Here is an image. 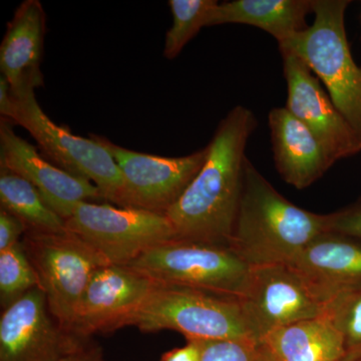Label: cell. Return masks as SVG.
Wrapping results in <instances>:
<instances>
[{"instance_id":"23","label":"cell","mask_w":361,"mask_h":361,"mask_svg":"<svg viewBox=\"0 0 361 361\" xmlns=\"http://www.w3.org/2000/svg\"><path fill=\"white\" fill-rule=\"evenodd\" d=\"M343 336L346 355H361V290L339 297L330 302L325 313Z\"/></svg>"},{"instance_id":"17","label":"cell","mask_w":361,"mask_h":361,"mask_svg":"<svg viewBox=\"0 0 361 361\" xmlns=\"http://www.w3.org/2000/svg\"><path fill=\"white\" fill-rule=\"evenodd\" d=\"M47 18L39 0H25L7 25L0 45V71L11 90L32 84L40 87Z\"/></svg>"},{"instance_id":"20","label":"cell","mask_w":361,"mask_h":361,"mask_svg":"<svg viewBox=\"0 0 361 361\" xmlns=\"http://www.w3.org/2000/svg\"><path fill=\"white\" fill-rule=\"evenodd\" d=\"M1 209L13 214L25 225L26 232L63 233L66 222L52 210L32 183L0 167Z\"/></svg>"},{"instance_id":"29","label":"cell","mask_w":361,"mask_h":361,"mask_svg":"<svg viewBox=\"0 0 361 361\" xmlns=\"http://www.w3.org/2000/svg\"><path fill=\"white\" fill-rule=\"evenodd\" d=\"M13 111V94L11 85L4 75L0 77V115L1 118L9 120Z\"/></svg>"},{"instance_id":"31","label":"cell","mask_w":361,"mask_h":361,"mask_svg":"<svg viewBox=\"0 0 361 361\" xmlns=\"http://www.w3.org/2000/svg\"><path fill=\"white\" fill-rule=\"evenodd\" d=\"M102 361H106V360H102Z\"/></svg>"},{"instance_id":"24","label":"cell","mask_w":361,"mask_h":361,"mask_svg":"<svg viewBox=\"0 0 361 361\" xmlns=\"http://www.w3.org/2000/svg\"><path fill=\"white\" fill-rule=\"evenodd\" d=\"M200 343L202 361H273L264 344L254 338L200 341Z\"/></svg>"},{"instance_id":"22","label":"cell","mask_w":361,"mask_h":361,"mask_svg":"<svg viewBox=\"0 0 361 361\" xmlns=\"http://www.w3.org/2000/svg\"><path fill=\"white\" fill-rule=\"evenodd\" d=\"M37 287L39 288V277L23 242L0 252V300L4 310Z\"/></svg>"},{"instance_id":"19","label":"cell","mask_w":361,"mask_h":361,"mask_svg":"<svg viewBox=\"0 0 361 361\" xmlns=\"http://www.w3.org/2000/svg\"><path fill=\"white\" fill-rule=\"evenodd\" d=\"M273 361H343L345 342L326 314L292 323L260 341Z\"/></svg>"},{"instance_id":"28","label":"cell","mask_w":361,"mask_h":361,"mask_svg":"<svg viewBox=\"0 0 361 361\" xmlns=\"http://www.w3.org/2000/svg\"><path fill=\"white\" fill-rule=\"evenodd\" d=\"M103 360L102 348L89 342L80 350L66 356L65 358L59 361H102Z\"/></svg>"},{"instance_id":"16","label":"cell","mask_w":361,"mask_h":361,"mask_svg":"<svg viewBox=\"0 0 361 361\" xmlns=\"http://www.w3.org/2000/svg\"><path fill=\"white\" fill-rule=\"evenodd\" d=\"M269 128L275 165L287 184L305 189L334 165L315 135L286 108L270 111Z\"/></svg>"},{"instance_id":"14","label":"cell","mask_w":361,"mask_h":361,"mask_svg":"<svg viewBox=\"0 0 361 361\" xmlns=\"http://www.w3.org/2000/svg\"><path fill=\"white\" fill-rule=\"evenodd\" d=\"M0 167L32 183L47 205L63 220L75 204L104 200L99 188L90 180L45 160L30 142L16 134L13 123L6 118L0 122Z\"/></svg>"},{"instance_id":"10","label":"cell","mask_w":361,"mask_h":361,"mask_svg":"<svg viewBox=\"0 0 361 361\" xmlns=\"http://www.w3.org/2000/svg\"><path fill=\"white\" fill-rule=\"evenodd\" d=\"M110 152L123 180L122 207L166 215L205 163L208 148L184 157H160L130 151L94 135Z\"/></svg>"},{"instance_id":"6","label":"cell","mask_w":361,"mask_h":361,"mask_svg":"<svg viewBox=\"0 0 361 361\" xmlns=\"http://www.w3.org/2000/svg\"><path fill=\"white\" fill-rule=\"evenodd\" d=\"M153 281L182 285L239 298L250 266L228 247L172 239L127 265Z\"/></svg>"},{"instance_id":"1","label":"cell","mask_w":361,"mask_h":361,"mask_svg":"<svg viewBox=\"0 0 361 361\" xmlns=\"http://www.w3.org/2000/svg\"><path fill=\"white\" fill-rule=\"evenodd\" d=\"M256 125L252 111L241 106L221 121L200 172L166 213L176 238L229 248L248 160L246 145Z\"/></svg>"},{"instance_id":"15","label":"cell","mask_w":361,"mask_h":361,"mask_svg":"<svg viewBox=\"0 0 361 361\" xmlns=\"http://www.w3.org/2000/svg\"><path fill=\"white\" fill-rule=\"evenodd\" d=\"M290 265L325 305L361 290V243L336 232L313 240Z\"/></svg>"},{"instance_id":"18","label":"cell","mask_w":361,"mask_h":361,"mask_svg":"<svg viewBox=\"0 0 361 361\" xmlns=\"http://www.w3.org/2000/svg\"><path fill=\"white\" fill-rule=\"evenodd\" d=\"M313 0H235L214 7L207 26L239 23L255 26L274 37L278 44L308 27Z\"/></svg>"},{"instance_id":"3","label":"cell","mask_w":361,"mask_h":361,"mask_svg":"<svg viewBox=\"0 0 361 361\" xmlns=\"http://www.w3.org/2000/svg\"><path fill=\"white\" fill-rule=\"evenodd\" d=\"M349 1L313 0L314 21L279 44L307 65L361 140V68L356 65L344 25Z\"/></svg>"},{"instance_id":"25","label":"cell","mask_w":361,"mask_h":361,"mask_svg":"<svg viewBox=\"0 0 361 361\" xmlns=\"http://www.w3.org/2000/svg\"><path fill=\"white\" fill-rule=\"evenodd\" d=\"M329 231L361 240V204L330 214Z\"/></svg>"},{"instance_id":"2","label":"cell","mask_w":361,"mask_h":361,"mask_svg":"<svg viewBox=\"0 0 361 361\" xmlns=\"http://www.w3.org/2000/svg\"><path fill=\"white\" fill-rule=\"evenodd\" d=\"M319 215L287 200L247 160L229 248L250 267L289 264L313 240L329 231Z\"/></svg>"},{"instance_id":"30","label":"cell","mask_w":361,"mask_h":361,"mask_svg":"<svg viewBox=\"0 0 361 361\" xmlns=\"http://www.w3.org/2000/svg\"><path fill=\"white\" fill-rule=\"evenodd\" d=\"M343 361H361V355L355 356V357H348L345 358Z\"/></svg>"},{"instance_id":"12","label":"cell","mask_w":361,"mask_h":361,"mask_svg":"<svg viewBox=\"0 0 361 361\" xmlns=\"http://www.w3.org/2000/svg\"><path fill=\"white\" fill-rule=\"evenodd\" d=\"M157 282L127 266L106 265L97 269L84 292L70 330L90 341L96 334H111L127 327Z\"/></svg>"},{"instance_id":"11","label":"cell","mask_w":361,"mask_h":361,"mask_svg":"<svg viewBox=\"0 0 361 361\" xmlns=\"http://www.w3.org/2000/svg\"><path fill=\"white\" fill-rule=\"evenodd\" d=\"M89 342L56 319L39 287L4 308L0 316V361H59Z\"/></svg>"},{"instance_id":"9","label":"cell","mask_w":361,"mask_h":361,"mask_svg":"<svg viewBox=\"0 0 361 361\" xmlns=\"http://www.w3.org/2000/svg\"><path fill=\"white\" fill-rule=\"evenodd\" d=\"M238 299L247 326L256 341L292 323L326 313V305L288 264L250 267Z\"/></svg>"},{"instance_id":"7","label":"cell","mask_w":361,"mask_h":361,"mask_svg":"<svg viewBox=\"0 0 361 361\" xmlns=\"http://www.w3.org/2000/svg\"><path fill=\"white\" fill-rule=\"evenodd\" d=\"M21 242L39 277V288L47 296L51 314L70 330L90 278L110 263L94 247L68 230L25 232Z\"/></svg>"},{"instance_id":"21","label":"cell","mask_w":361,"mask_h":361,"mask_svg":"<svg viewBox=\"0 0 361 361\" xmlns=\"http://www.w3.org/2000/svg\"><path fill=\"white\" fill-rule=\"evenodd\" d=\"M216 0H170L173 23L166 33L164 56L174 59L179 56L188 42L193 39L201 28L207 26L209 16L214 7L217 6Z\"/></svg>"},{"instance_id":"5","label":"cell","mask_w":361,"mask_h":361,"mask_svg":"<svg viewBox=\"0 0 361 361\" xmlns=\"http://www.w3.org/2000/svg\"><path fill=\"white\" fill-rule=\"evenodd\" d=\"M37 87L28 84L11 90L13 111L8 121L25 128L42 154L58 167L90 180L104 200L122 207L123 177L110 152L94 135L85 139L52 122L40 108L35 97Z\"/></svg>"},{"instance_id":"8","label":"cell","mask_w":361,"mask_h":361,"mask_svg":"<svg viewBox=\"0 0 361 361\" xmlns=\"http://www.w3.org/2000/svg\"><path fill=\"white\" fill-rule=\"evenodd\" d=\"M66 227L94 247L111 265L127 266L152 247L176 238L166 215L141 209L80 202Z\"/></svg>"},{"instance_id":"4","label":"cell","mask_w":361,"mask_h":361,"mask_svg":"<svg viewBox=\"0 0 361 361\" xmlns=\"http://www.w3.org/2000/svg\"><path fill=\"white\" fill-rule=\"evenodd\" d=\"M127 326L148 334L174 330L187 341L254 338L236 297L158 282Z\"/></svg>"},{"instance_id":"27","label":"cell","mask_w":361,"mask_h":361,"mask_svg":"<svg viewBox=\"0 0 361 361\" xmlns=\"http://www.w3.org/2000/svg\"><path fill=\"white\" fill-rule=\"evenodd\" d=\"M183 348L171 349L160 361H202V346L198 339H190Z\"/></svg>"},{"instance_id":"26","label":"cell","mask_w":361,"mask_h":361,"mask_svg":"<svg viewBox=\"0 0 361 361\" xmlns=\"http://www.w3.org/2000/svg\"><path fill=\"white\" fill-rule=\"evenodd\" d=\"M26 227L18 217L1 209L0 210V252L21 242Z\"/></svg>"},{"instance_id":"13","label":"cell","mask_w":361,"mask_h":361,"mask_svg":"<svg viewBox=\"0 0 361 361\" xmlns=\"http://www.w3.org/2000/svg\"><path fill=\"white\" fill-rule=\"evenodd\" d=\"M288 90L286 109L315 135L336 163L361 151V140L323 90L307 65L291 52H281Z\"/></svg>"}]
</instances>
